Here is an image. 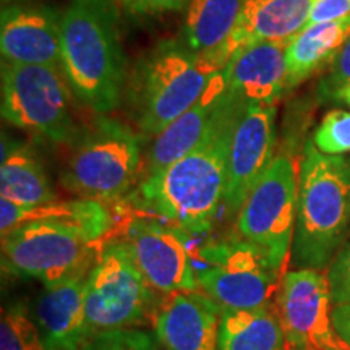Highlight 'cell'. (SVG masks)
<instances>
[{
    "instance_id": "cell-1",
    "label": "cell",
    "mask_w": 350,
    "mask_h": 350,
    "mask_svg": "<svg viewBox=\"0 0 350 350\" xmlns=\"http://www.w3.org/2000/svg\"><path fill=\"white\" fill-rule=\"evenodd\" d=\"M243 107L242 100L232 96L193 151L144 178L139 198L148 209L191 234L211 227L224 204L230 142Z\"/></svg>"
},
{
    "instance_id": "cell-2",
    "label": "cell",
    "mask_w": 350,
    "mask_h": 350,
    "mask_svg": "<svg viewBox=\"0 0 350 350\" xmlns=\"http://www.w3.org/2000/svg\"><path fill=\"white\" fill-rule=\"evenodd\" d=\"M119 13L111 0H70L60 16V68L78 99L98 113L119 106L125 85Z\"/></svg>"
},
{
    "instance_id": "cell-3",
    "label": "cell",
    "mask_w": 350,
    "mask_h": 350,
    "mask_svg": "<svg viewBox=\"0 0 350 350\" xmlns=\"http://www.w3.org/2000/svg\"><path fill=\"white\" fill-rule=\"evenodd\" d=\"M350 237L347 159L323 154L312 142L300 163L299 206L291 248L295 269L325 271Z\"/></svg>"
},
{
    "instance_id": "cell-4",
    "label": "cell",
    "mask_w": 350,
    "mask_h": 350,
    "mask_svg": "<svg viewBox=\"0 0 350 350\" xmlns=\"http://www.w3.org/2000/svg\"><path fill=\"white\" fill-rule=\"evenodd\" d=\"M217 73L203 55L183 42L159 44L139 64L131 86L139 130L151 138L163 133L198 103Z\"/></svg>"
},
{
    "instance_id": "cell-5",
    "label": "cell",
    "mask_w": 350,
    "mask_h": 350,
    "mask_svg": "<svg viewBox=\"0 0 350 350\" xmlns=\"http://www.w3.org/2000/svg\"><path fill=\"white\" fill-rule=\"evenodd\" d=\"M142 142L135 131L112 119H98L75 139L60 183L80 198L111 201L124 196L137 178Z\"/></svg>"
},
{
    "instance_id": "cell-6",
    "label": "cell",
    "mask_w": 350,
    "mask_h": 350,
    "mask_svg": "<svg viewBox=\"0 0 350 350\" xmlns=\"http://www.w3.org/2000/svg\"><path fill=\"white\" fill-rule=\"evenodd\" d=\"M157 305L156 291L139 273L125 243L106 245L86 275L85 308L91 334L143 325Z\"/></svg>"
},
{
    "instance_id": "cell-7",
    "label": "cell",
    "mask_w": 350,
    "mask_h": 350,
    "mask_svg": "<svg viewBox=\"0 0 350 350\" xmlns=\"http://www.w3.org/2000/svg\"><path fill=\"white\" fill-rule=\"evenodd\" d=\"M300 165L275 154L245 200L237 219L239 235L260 247L281 273L291 255L299 206Z\"/></svg>"
},
{
    "instance_id": "cell-8",
    "label": "cell",
    "mask_w": 350,
    "mask_h": 350,
    "mask_svg": "<svg viewBox=\"0 0 350 350\" xmlns=\"http://www.w3.org/2000/svg\"><path fill=\"white\" fill-rule=\"evenodd\" d=\"M94 240L77 227L52 221L21 224L2 237L3 273L51 284L90 273Z\"/></svg>"
},
{
    "instance_id": "cell-9",
    "label": "cell",
    "mask_w": 350,
    "mask_h": 350,
    "mask_svg": "<svg viewBox=\"0 0 350 350\" xmlns=\"http://www.w3.org/2000/svg\"><path fill=\"white\" fill-rule=\"evenodd\" d=\"M198 286L221 310H258L271 305L279 271L255 243L239 237L206 245L200 253Z\"/></svg>"
},
{
    "instance_id": "cell-10",
    "label": "cell",
    "mask_w": 350,
    "mask_h": 350,
    "mask_svg": "<svg viewBox=\"0 0 350 350\" xmlns=\"http://www.w3.org/2000/svg\"><path fill=\"white\" fill-rule=\"evenodd\" d=\"M67 85L57 67L3 62V119L52 143L67 142L73 135Z\"/></svg>"
},
{
    "instance_id": "cell-11",
    "label": "cell",
    "mask_w": 350,
    "mask_h": 350,
    "mask_svg": "<svg viewBox=\"0 0 350 350\" xmlns=\"http://www.w3.org/2000/svg\"><path fill=\"white\" fill-rule=\"evenodd\" d=\"M327 275L317 269H294L284 275L278 314L288 347L301 350H350L332 323Z\"/></svg>"
},
{
    "instance_id": "cell-12",
    "label": "cell",
    "mask_w": 350,
    "mask_h": 350,
    "mask_svg": "<svg viewBox=\"0 0 350 350\" xmlns=\"http://www.w3.org/2000/svg\"><path fill=\"white\" fill-rule=\"evenodd\" d=\"M185 230L154 221L135 219L124 240L126 250L148 284L161 294L198 291Z\"/></svg>"
},
{
    "instance_id": "cell-13",
    "label": "cell",
    "mask_w": 350,
    "mask_h": 350,
    "mask_svg": "<svg viewBox=\"0 0 350 350\" xmlns=\"http://www.w3.org/2000/svg\"><path fill=\"white\" fill-rule=\"evenodd\" d=\"M275 106L245 104L227 159L224 204L230 214L240 213L258 178L274 159Z\"/></svg>"
},
{
    "instance_id": "cell-14",
    "label": "cell",
    "mask_w": 350,
    "mask_h": 350,
    "mask_svg": "<svg viewBox=\"0 0 350 350\" xmlns=\"http://www.w3.org/2000/svg\"><path fill=\"white\" fill-rule=\"evenodd\" d=\"M314 0H247L224 44L208 59L224 70L235 52L255 42H288L308 23Z\"/></svg>"
},
{
    "instance_id": "cell-15",
    "label": "cell",
    "mask_w": 350,
    "mask_h": 350,
    "mask_svg": "<svg viewBox=\"0 0 350 350\" xmlns=\"http://www.w3.org/2000/svg\"><path fill=\"white\" fill-rule=\"evenodd\" d=\"M222 310L204 292H175L159 301L154 336L163 350H219Z\"/></svg>"
},
{
    "instance_id": "cell-16",
    "label": "cell",
    "mask_w": 350,
    "mask_h": 350,
    "mask_svg": "<svg viewBox=\"0 0 350 350\" xmlns=\"http://www.w3.org/2000/svg\"><path fill=\"white\" fill-rule=\"evenodd\" d=\"M60 16L46 5L3 8L0 49L3 62L60 67Z\"/></svg>"
},
{
    "instance_id": "cell-17",
    "label": "cell",
    "mask_w": 350,
    "mask_h": 350,
    "mask_svg": "<svg viewBox=\"0 0 350 350\" xmlns=\"http://www.w3.org/2000/svg\"><path fill=\"white\" fill-rule=\"evenodd\" d=\"M86 274L44 284L33 318L46 350H80L90 339L85 308Z\"/></svg>"
},
{
    "instance_id": "cell-18",
    "label": "cell",
    "mask_w": 350,
    "mask_h": 350,
    "mask_svg": "<svg viewBox=\"0 0 350 350\" xmlns=\"http://www.w3.org/2000/svg\"><path fill=\"white\" fill-rule=\"evenodd\" d=\"M287 42H255L235 52L222 77L243 104L275 106L287 91Z\"/></svg>"
},
{
    "instance_id": "cell-19",
    "label": "cell",
    "mask_w": 350,
    "mask_h": 350,
    "mask_svg": "<svg viewBox=\"0 0 350 350\" xmlns=\"http://www.w3.org/2000/svg\"><path fill=\"white\" fill-rule=\"evenodd\" d=\"M230 98L232 94L227 91L222 72H219L198 103L183 112L177 120H174L163 133L154 138L150 154H148L146 177L161 172L175 161L182 159L188 152L193 151L206 138L219 112L229 103Z\"/></svg>"
},
{
    "instance_id": "cell-20",
    "label": "cell",
    "mask_w": 350,
    "mask_h": 350,
    "mask_svg": "<svg viewBox=\"0 0 350 350\" xmlns=\"http://www.w3.org/2000/svg\"><path fill=\"white\" fill-rule=\"evenodd\" d=\"M33 221H52L77 227L90 235L91 239L99 240L111 229L112 216L98 200H70L52 201L34 208H23L12 203L5 198H0V232L2 237L21 224Z\"/></svg>"
},
{
    "instance_id": "cell-21",
    "label": "cell",
    "mask_w": 350,
    "mask_h": 350,
    "mask_svg": "<svg viewBox=\"0 0 350 350\" xmlns=\"http://www.w3.org/2000/svg\"><path fill=\"white\" fill-rule=\"evenodd\" d=\"M2 198L23 208L41 206L55 201V191L39 157L10 137L2 135L0 164Z\"/></svg>"
},
{
    "instance_id": "cell-22",
    "label": "cell",
    "mask_w": 350,
    "mask_h": 350,
    "mask_svg": "<svg viewBox=\"0 0 350 350\" xmlns=\"http://www.w3.org/2000/svg\"><path fill=\"white\" fill-rule=\"evenodd\" d=\"M350 36V15L345 18L308 25L287 42V90L332 64Z\"/></svg>"
},
{
    "instance_id": "cell-23",
    "label": "cell",
    "mask_w": 350,
    "mask_h": 350,
    "mask_svg": "<svg viewBox=\"0 0 350 350\" xmlns=\"http://www.w3.org/2000/svg\"><path fill=\"white\" fill-rule=\"evenodd\" d=\"M284 331L273 305L258 310H222L219 350H284Z\"/></svg>"
},
{
    "instance_id": "cell-24",
    "label": "cell",
    "mask_w": 350,
    "mask_h": 350,
    "mask_svg": "<svg viewBox=\"0 0 350 350\" xmlns=\"http://www.w3.org/2000/svg\"><path fill=\"white\" fill-rule=\"evenodd\" d=\"M247 0H190L183 26V44L204 55L229 38Z\"/></svg>"
},
{
    "instance_id": "cell-25",
    "label": "cell",
    "mask_w": 350,
    "mask_h": 350,
    "mask_svg": "<svg viewBox=\"0 0 350 350\" xmlns=\"http://www.w3.org/2000/svg\"><path fill=\"white\" fill-rule=\"evenodd\" d=\"M0 350H46L33 312H29L25 301H12L3 308L0 319Z\"/></svg>"
},
{
    "instance_id": "cell-26",
    "label": "cell",
    "mask_w": 350,
    "mask_h": 350,
    "mask_svg": "<svg viewBox=\"0 0 350 350\" xmlns=\"http://www.w3.org/2000/svg\"><path fill=\"white\" fill-rule=\"evenodd\" d=\"M312 143L323 154L340 156L350 152V112L342 109L327 112L314 130Z\"/></svg>"
},
{
    "instance_id": "cell-27",
    "label": "cell",
    "mask_w": 350,
    "mask_h": 350,
    "mask_svg": "<svg viewBox=\"0 0 350 350\" xmlns=\"http://www.w3.org/2000/svg\"><path fill=\"white\" fill-rule=\"evenodd\" d=\"M157 345L154 334L129 327L94 332L80 350H157Z\"/></svg>"
},
{
    "instance_id": "cell-28",
    "label": "cell",
    "mask_w": 350,
    "mask_h": 350,
    "mask_svg": "<svg viewBox=\"0 0 350 350\" xmlns=\"http://www.w3.org/2000/svg\"><path fill=\"white\" fill-rule=\"evenodd\" d=\"M332 305L350 301V237L326 269Z\"/></svg>"
},
{
    "instance_id": "cell-29",
    "label": "cell",
    "mask_w": 350,
    "mask_h": 350,
    "mask_svg": "<svg viewBox=\"0 0 350 350\" xmlns=\"http://www.w3.org/2000/svg\"><path fill=\"white\" fill-rule=\"evenodd\" d=\"M350 85V36L336 59L331 64V75L327 80V91L332 94L339 96L345 86Z\"/></svg>"
},
{
    "instance_id": "cell-30",
    "label": "cell",
    "mask_w": 350,
    "mask_h": 350,
    "mask_svg": "<svg viewBox=\"0 0 350 350\" xmlns=\"http://www.w3.org/2000/svg\"><path fill=\"white\" fill-rule=\"evenodd\" d=\"M350 15V0H314L308 25L325 23Z\"/></svg>"
},
{
    "instance_id": "cell-31",
    "label": "cell",
    "mask_w": 350,
    "mask_h": 350,
    "mask_svg": "<svg viewBox=\"0 0 350 350\" xmlns=\"http://www.w3.org/2000/svg\"><path fill=\"white\" fill-rule=\"evenodd\" d=\"M190 0H129V8L133 13H159L180 10Z\"/></svg>"
},
{
    "instance_id": "cell-32",
    "label": "cell",
    "mask_w": 350,
    "mask_h": 350,
    "mask_svg": "<svg viewBox=\"0 0 350 350\" xmlns=\"http://www.w3.org/2000/svg\"><path fill=\"white\" fill-rule=\"evenodd\" d=\"M332 323L336 331L350 345V301L332 305Z\"/></svg>"
},
{
    "instance_id": "cell-33",
    "label": "cell",
    "mask_w": 350,
    "mask_h": 350,
    "mask_svg": "<svg viewBox=\"0 0 350 350\" xmlns=\"http://www.w3.org/2000/svg\"><path fill=\"white\" fill-rule=\"evenodd\" d=\"M339 98H340V99H344L345 103H347L349 106H350V85L344 88V90H342V93L339 94Z\"/></svg>"
},
{
    "instance_id": "cell-34",
    "label": "cell",
    "mask_w": 350,
    "mask_h": 350,
    "mask_svg": "<svg viewBox=\"0 0 350 350\" xmlns=\"http://www.w3.org/2000/svg\"><path fill=\"white\" fill-rule=\"evenodd\" d=\"M287 350H301V349H294V347H288Z\"/></svg>"
},
{
    "instance_id": "cell-35",
    "label": "cell",
    "mask_w": 350,
    "mask_h": 350,
    "mask_svg": "<svg viewBox=\"0 0 350 350\" xmlns=\"http://www.w3.org/2000/svg\"><path fill=\"white\" fill-rule=\"evenodd\" d=\"M347 164H349V174H350V159L347 161Z\"/></svg>"
},
{
    "instance_id": "cell-36",
    "label": "cell",
    "mask_w": 350,
    "mask_h": 350,
    "mask_svg": "<svg viewBox=\"0 0 350 350\" xmlns=\"http://www.w3.org/2000/svg\"><path fill=\"white\" fill-rule=\"evenodd\" d=\"M124 2H126V3H129V0H124Z\"/></svg>"
},
{
    "instance_id": "cell-37",
    "label": "cell",
    "mask_w": 350,
    "mask_h": 350,
    "mask_svg": "<svg viewBox=\"0 0 350 350\" xmlns=\"http://www.w3.org/2000/svg\"><path fill=\"white\" fill-rule=\"evenodd\" d=\"M3 2H8V0H3Z\"/></svg>"
}]
</instances>
